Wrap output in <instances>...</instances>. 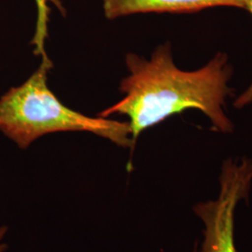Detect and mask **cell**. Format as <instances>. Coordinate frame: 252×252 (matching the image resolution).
<instances>
[{
  "instance_id": "obj_3",
  "label": "cell",
  "mask_w": 252,
  "mask_h": 252,
  "mask_svg": "<svg viewBox=\"0 0 252 252\" xmlns=\"http://www.w3.org/2000/svg\"><path fill=\"white\" fill-rule=\"evenodd\" d=\"M252 181V161L244 158L223 162L219 197L199 203L193 208L205 224V239L200 252H236L234 212L239 201L248 197Z\"/></svg>"
},
{
  "instance_id": "obj_1",
  "label": "cell",
  "mask_w": 252,
  "mask_h": 252,
  "mask_svg": "<svg viewBox=\"0 0 252 252\" xmlns=\"http://www.w3.org/2000/svg\"><path fill=\"white\" fill-rule=\"evenodd\" d=\"M126 62L129 75L120 85L125 97L98 116L121 114L129 118L135 144L146 129L187 109L203 112L216 131L233 132V123L224 111L233 74L227 54L218 53L203 67L185 71L174 63L167 42L159 46L150 60L128 54Z\"/></svg>"
},
{
  "instance_id": "obj_6",
  "label": "cell",
  "mask_w": 252,
  "mask_h": 252,
  "mask_svg": "<svg viewBox=\"0 0 252 252\" xmlns=\"http://www.w3.org/2000/svg\"><path fill=\"white\" fill-rule=\"evenodd\" d=\"M245 9L249 10L252 15V0H245ZM252 103V83L251 86L241 94L234 101V108H242Z\"/></svg>"
},
{
  "instance_id": "obj_2",
  "label": "cell",
  "mask_w": 252,
  "mask_h": 252,
  "mask_svg": "<svg viewBox=\"0 0 252 252\" xmlns=\"http://www.w3.org/2000/svg\"><path fill=\"white\" fill-rule=\"evenodd\" d=\"M27 81L0 97V133L27 150L40 136L58 132H89L123 148L133 149L128 122L91 118L67 108L48 86L49 57Z\"/></svg>"
},
{
  "instance_id": "obj_7",
  "label": "cell",
  "mask_w": 252,
  "mask_h": 252,
  "mask_svg": "<svg viewBox=\"0 0 252 252\" xmlns=\"http://www.w3.org/2000/svg\"><path fill=\"white\" fill-rule=\"evenodd\" d=\"M8 231L9 229L7 226H0V252H6L9 248L7 244L4 243V239L8 234Z\"/></svg>"
},
{
  "instance_id": "obj_4",
  "label": "cell",
  "mask_w": 252,
  "mask_h": 252,
  "mask_svg": "<svg viewBox=\"0 0 252 252\" xmlns=\"http://www.w3.org/2000/svg\"><path fill=\"white\" fill-rule=\"evenodd\" d=\"M108 20L137 13H191L214 7L245 9V0H102Z\"/></svg>"
},
{
  "instance_id": "obj_5",
  "label": "cell",
  "mask_w": 252,
  "mask_h": 252,
  "mask_svg": "<svg viewBox=\"0 0 252 252\" xmlns=\"http://www.w3.org/2000/svg\"><path fill=\"white\" fill-rule=\"evenodd\" d=\"M36 6V24L35 35L32 40V44L35 46L34 52L36 55L45 57V41L48 37V29L50 23L51 6L54 5L60 12L64 13V8L60 0H35Z\"/></svg>"
},
{
  "instance_id": "obj_8",
  "label": "cell",
  "mask_w": 252,
  "mask_h": 252,
  "mask_svg": "<svg viewBox=\"0 0 252 252\" xmlns=\"http://www.w3.org/2000/svg\"><path fill=\"white\" fill-rule=\"evenodd\" d=\"M193 252H199L196 249H194V251H193Z\"/></svg>"
}]
</instances>
